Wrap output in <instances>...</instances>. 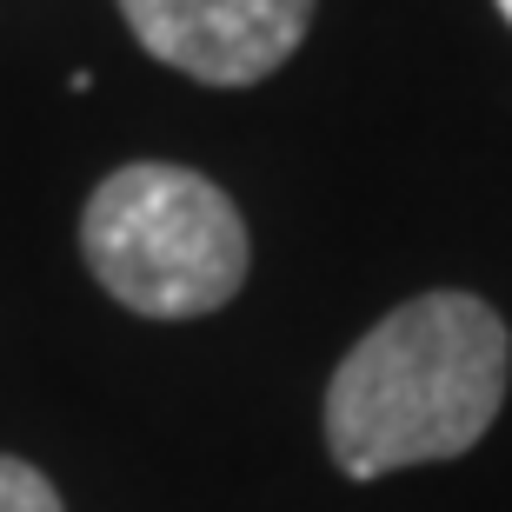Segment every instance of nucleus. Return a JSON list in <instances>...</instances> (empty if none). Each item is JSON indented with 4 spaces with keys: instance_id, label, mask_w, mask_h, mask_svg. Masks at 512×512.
<instances>
[{
    "instance_id": "obj_1",
    "label": "nucleus",
    "mask_w": 512,
    "mask_h": 512,
    "mask_svg": "<svg viewBox=\"0 0 512 512\" xmlns=\"http://www.w3.org/2000/svg\"><path fill=\"white\" fill-rule=\"evenodd\" d=\"M512 340L473 293H419L393 306L326 386V446L346 479L459 459L499 419Z\"/></svg>"
},
{
    "instance_id": "obj_2",
    "label": "nucleus",
    "mask_w": 512,
    "mask_h": 512,
    "mask_svg": "<svg viewBox=\"0 0 512 512\" xmlns=\"http://www.w3.org/2000/svg\"><path fill=\"white\" fill-rule=\"evenodd\" d=\"M94 280L140 320H200L247 280V220L207 173L133 160L107 173L80 213Z\"/></svg>"
},
{
    "instance_id": "obj_3",
    "label": "nucleus",
    "mask_w": 512,
    "mask_h": 512,
    "mask_svg": "<svg viewBox=\"0 0 512 512\" xmlns=\"http://www.w3.org/2000/svg\"><path fill=\"white\" fill-rule=\"evenodd\" d=\"M120 14L153 60L207 87H253L293 60L313 0H120Z\"/></svg>"
},
{
    "instance_id": "obj_4",
    "label": "nucleus",
    "mask_w": 512,
    "mask_h": 512,
    "mask_svg": "<svg viewBox=\"0 0 512 512\" xmlns=\"http://www.w3.org/2000/svg\"><path fill=\"white\" fill-rule=\"evenodd\" d=\"M0 512H60L54 479L40 466H27V459L0 453Z\"/></svg>"
},
{
    "instance_id": "obj_5",
    "label": "nucleus",
    "mask_w": 512,
    "mask_h": 512,
    "mask_svg": "<svg viewBox=\"0 0 512 512\" xmlns=\"http://www.w3.org/2000/svg\"><path fill=\"white\" fill-rule=\"evenodd\" d=\"M499 14H506V27H512V0H499Z\"/></svg>"
}]
</instances>
